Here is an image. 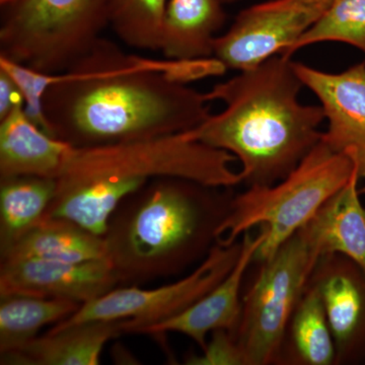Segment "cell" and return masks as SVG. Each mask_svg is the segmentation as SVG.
<instances>
[{"mask_svg": "<svg viewBox=\"0 0 365 365\" xmlns=\"http://www.w3.org/2000/svg\"><path fill=\"white\" fill-rule=\"evenodd\" d=\"M225 71L215 58H145L101 38L66 71L45 73L49 134L91 148L192 130L211 114L205 93L188 83Z\"/></svg>", "mask_w": 365, "mask_h": 365, "instance_id": "1", "label": "cell"}, {"mask_svg": "<svg viewBox=\"0 0 365 365\" xmlns=\"http://www.w3.org/2000/svg\"><path fill=\"white\" fill-rule=\"evenodd\" d=\"M304 83L294 61L275 55L260 66L217 83L205 93L225 109L190 130L242 163V184L269 186L284 179L321 141L322 106L300 104Z\"/></svg>", "mask_w": 365, "mask_h": 365, "instance_id": "2", "label": "cell"}, {"mask_svg": "<svg viewBox=\"0 0 365 365\" xmlns=\"http://www.w3.org/2000/svg\"><path fill=\"white\" fill-rule=\"evenodd\" d=\"M230 189L158 178L127 196L103 235L119 287L177 276L201 263L217 242Z\"/></svg>", "mask_w": 365, "mask_h": 365, "instance_id": "3", "label": "cell"}, {"mask_svg": "<svg viewBox=\"0 0 365 365\" xmlns=\"http://www.w3.org/2000/svg\"><path fill=\"white\" fill-rule=\"evenodd\" d=\"M237 158L190 131L91 148H73L56 178L46 217L66 218L98 235L127 196L158 178H180L217 188L242 184Z\"/></svg>", "mask_w": 365, "mask_h": 365, "instance_id": "4", "label": "cell"}, {"mask_svg": "<svg viewBox=\"0 0 365 365\" xmlns=\"http://www.w3.org/2000/svg\"><path fill=\"white\" fill-rule=\"evenodd\" d=\"M355 170L351 158L335 153L321 139L284 179L234 195L218 228L217 242L234 244L250 230L265 228L266 239L254 262L267 260L349 182Z\"/></svg>", "mask_w": 365, "mask_h": 365, "instance_id": "5", "label": "cell"}, {"mask_svg": "<svg viewBox=\"0 0 365 365\" xmlns=\"http://www.w3.org/2000/svg\"><path fill=\"white\" fill-rule=\"evenodd\" d=\"M110 0H0V56L47 74L66 71L109 26Z\"/></svg>", "mask_w": 365, "mask_h": 365, "instance_id": "6", "label": "cell"}, {"mask_svg": "<svg viewBox=\"0 0 365 365\" xmlns=\"http://www.w3.org/2000/svg\"><path fill=\"white\" fill-rule=\"evenodd\" d=\"M319 257L299 230L271 258L242 297L235 338L248 365H276L289 319L306 290Z\"/></svg>", "mask_w": 365, "mask_h": 365, "instance_id": "7", "label": "cell"}, {"mask_svg": "<svg viewBox=\"0 0 365 365\" xmlns=\"http://www.w3.org/2000/svg\"><path fill=\"white\" fill-rule=\"evenodd\" d=\"M241 250V240L230 245L216 242L207 257L182 279L150 289L138 285L118 287L81 304L76 313L49 331L88 322L122 321L124 333L140 334L148 327L182 313L207 294L234 268Z\"/></svg>", "mask_w": 365, "mask_h": 365, "instance_id": "8", "label": "cell"}, {"mask_svg": "<svg viewBox=\"0 0 365 365\" xmlns=\"http://www.w3.org/2000/svg\"><path fill=\"white\" fill-rule=\"evenodd\" d=\"M333 0H269L244 9L225 35L213 58L225 69L247 71L284 55L325 14Z\"/></svg>", "mask_w": 365, "mask_h": 365, "instance_id": "9", "label": "cell"}, {"mask_svg": "<svg viewBox=\"0 0 365 365\" xmlns=\"http://www.w3.org/2000/svg\"><path fill=\"white\" fill-rule=\"evenodd\" d=\"M304 86L318 97L327 130L322 140L333 151L351 158L356 167L360 193L365 194V62L340 73H330L294 62Z\"/></svg>", "mask_w": 365, "mask_h": 365, "instance_id": "10", "label": "cell"}, {"mask_svg": "<svg viewBox=\"0 0 365 365\" xmlns=\"http://www.w3.org/2000/svg\"><path fill=\"white\" fill-rule=\"evenodd\" d=\"M309 282L318 288L332 331L335 365H365V270L339 254L325 255Z\"/></svg>", "mask_w": 365, "mask_h": 365, "instance_id": "11", "label": "cell"}, {"mask_svg": "<svg viewBox=\"0 0 365 365\" xmlns=\"http://www.w3.org/2000/svg\"><path fill=\"white\" fill-rule=\"evenodd\" d=\"M0 264V297L32 295L83 304L120 285L108 259L85 262L24 259Z\"/></svg>", "mask_w": 365, "mask_h": 365, "instance_id": "12", "label": "cell"}, {"mask_svg": "<svg viewBox=\"0 0 365 365\" xmlns=\"http://www.w3.org/2000/svg\"><path fill=\"white\" fill-rule=\"evenodd\" d=\"M253 230L242 235L241 254L237 263L213 289L186 311L148 327L140 334L150 336L182 334L193 340L200 350L205 347L208 336L216 330L230 331L235 335L242 314V282L267 235L263 227H259L258 232Z\"/></svg>", "mask_w": 365, "mask_h": 365, "instance_id": "13", "label": "cell"}, {"mask_svg": "<svg viewBox=\"0 0 365 365\" xmlns=\"http://www.w3.org/2000/svg\"><path fill=\"white\" fill-rule=\"evenodd\" d=\"M359 182L356 170L299 232L319 259L343 255L365 270V207Z\"/></svg>", "mask_w": 365, "mask_h": 365, "instance_id": "14", "label": "cell"}, {"mask_svg": "<svg viewBox=\"0 0 365 365\" xmlns=\"http://www.w3.org/2000/svg\"><path fill=\"white\" fill-rule=\"evenodd\" d=\"M124 334L122 321H95L48 331L0 353L2 365H98L108 342Z\"/></svg>", "mask_w": 365, "mask_h": 365, "instance_id": "15", "label": "cell"}, {"mask_svg": "<svg viewBox=\"0 0 365 365\" xmlns=\"http://www.w3.org/2000/svg\"><path fill=\"white\" fill-rule=\"evenodd\" d=\"M20 105L0 121V178H55L72 146L40 129Z\"/></svg>", "mask_w": 365, "mask_h": 365, "instance_id": "16", "label": "cell"}, {"mask_svg": "<svg viewBox=\"0 0 365 365\" xmlns=\"http://www.w3.org/2000/svg\"><path fill=\"white\" fill-rule=\"evenodd\" d=\"M220 0H169L163 19L160 51L167 59L212 58L216 34L225 24Z\"/></svg>", "mask_w": 365, "mask_h": 365, "instance_id": "17", "label": "cell"}, {"mask_svg": "<svg viewBox=\"0 0 365 365\" xmlns=\"http://www.w3.org/2000/svg\"><path fill=\"white\" fill-rule=\"evenodd\" d=\"M0 259L85 262L107 259V250L102 235L66 218L45 216L9 248L0 252Z\"/></svg>", "mask_w": 365, "mask_h": 365, "instance_id": "18", "label": "cell"}, {"mask_svg": "<svg viewBox=\"0 0 365 365\" xmlns=\"http://www.w3.org/2000/svg\"><path fill=\"white\" fill-rule=\"evenodd\" d=\"M336 348L318 288L307 282L283 338L276 365H335Z\"/></svg>", "mask_w": 365, "mask_h": 365, "instance_id": "19", "label": "cell"}, {"mask_svg": "<svg viewBox=\"0 0 365 365\" xmlns=\"http://www.w3.org/2000/svg\"><path fill=\"white\" fill-rule=\"evenodd\" d=\"M55 192V178H0V252L45 217Z\"/></svg>", "mask_w": 365, "mask_h": 365, "instance_id": "20", "label": "cell"}, {"mask_svg": "<svg viewBox=\"0 0 365 365\" xmlns=\"http://www.w3.org/2000/svg\"><path fill=\"white\" fill-rule=\"evenodd\" d=\"M0 299V353L35 339L45 326L56 325L81 307L72 300L32 295H4Z\"/></svg>", "mask_w": 365, "mask_h": 365, "instance_id": "21", "label": "cell"}, {"mask_svg": "<svg viewBox=\"0 0 365 365\" xmlns=\"http://www.w3.org/2000/svg\"><path fill=\"white\" fill-rule=\"evenodd\" d=\"M169 0H110L108 21L124 44L160 51Z\"/></svg>", "mask_w": 365, "mask_h": 365, "instance_id": "22", "label": "cell"}, {"mask_svg": "<svg viewBox=\"0 0 365 365\" xmlns=\"http://www.w3.org/2000/svg\"><path fill=\"white\" fill-rule=\"evenodd\" d=\"M346 43L365 54V0H333L325 14L282 56L290 57L307 46Z\"/></svg>", "mask_w": 365, "mask_h": 365, "instance_id": "23", "label": "cell"}, {"mask_svg": "<svg viewBox=\"0 0 365 365\" xmlns=\"http://www.w3.org/2000/svg\"><path fill=\"white\" fill-rule=\"evenodd\" d=\"M210 336L200 354L190 353L185 359V364L248 365L234 334L227 330H216Z\"/></svg>", "mask_w": 365, "mask_h": 365, "instance_id": "24", "label": "cell"}, {"mask_svg": "<svg viewBox=\"0 0 365 365\" xmlns=\"http://www.w3.org/2000/svg\"><path fill=\"white\" fill-rule=\"evenodd\" d=\"M20 105H25V98L18 83L6 71L0 69V121Z\"/></svg>", "mask_w": 365, "mask_h": 365, "instance_id": "25", "label": "cell"}, {"mask_svg": "<svg viewBox=\"0 0 365 365\" xmlns=\"http://www.w3.org/2000/svg\"><path fill=\"white\" fill-rule=\"evenodd\" d=\"M222 4H235V2L239 1V0H220Z\"/></svg>", "mask_w": 365, "mask_h": 365, "instance_id": "26", "label": "cell"}]
</instances>
